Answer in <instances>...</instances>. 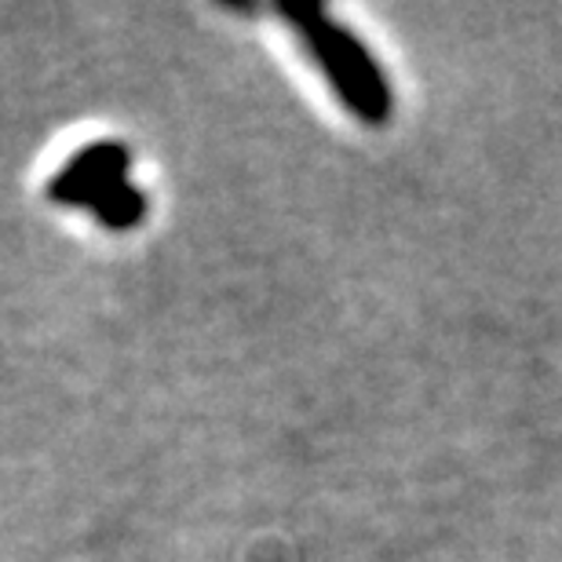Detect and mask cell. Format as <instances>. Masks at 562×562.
Masks as SVG:
<instances>
[{
	"instance_id": "6da1fadb",
	"label": "cell",
	"mask_w": 562,
	"mask_h": 562,
	"mask_svg": "<svg viewBox=\"0 0 562 562\" xmlns=\"http://www.w3.org/2000/svg\"><path fill=\"white\" fill-rule=\"evenodd\" d=\"M132 154L125 143H95L70 157V165L48 183V198L59 205H85L92 209L99 198L110 194L114 187L128 183Z\"/></svg>"
},
{
	"instance_id": "7a4b0ae2",
	"label": "cell",
	"mask_w": 562,
	"mask_h": 562,
	"mask_svg": "<svg viewBox=\"0 0 562 562\" xmlns=\"http://www.w3.org/2000/svg\"><path fill=\"white\" fill-rule=\"evenodd\" d=\"M285 19L292 22V26H296L300 37L307 41L311 55L318 59L325 77H329V85L336 88V95H340L358 117L369 121V125H384L387 114L362 92V85H358L355 77H351V70L344 66L340 52L333 48L329 33H325V11H318V8H285Z\"/></svg>"
},
{
	"instance_id": "277c9868",
	"label": "cell",
	"mask_w": 562,
	"mask_h": 562,
	"mask_svg": "<svg viewBox=\"0 0 562 562\" xmlns=\"http://www.w3.org/2000/svg\"><path fill=\"white\" fill-rule=\"evenodd\" d=\"M92 212L99 216V223H106V227H114V231H125L132 227V223H139L143 220V212H146V194H139L132 183H121L114 187L110 194H103L92 205Z\"/></svg>"
},
{
	"instance_id": "3957f363",
	"label": "cell",
	"mask_w": 562,
	"mask_h": 562,
	"mask_svg": "<svg viewBox=\"0 0 562 562\" xmlns=\"http://www.w3.org/2000/svg\"><path fill=\"white\" fill-rule=\"evenodd\" d=\"M325 33H329V41H333V48L340 52V59L344 66L351 70V77L358 85H362V92L373 99V103L384 110V114H391V88H387V77L384 70L373 63V55H369L362 48V41L355 37V33H347L344 26H336V22L325 15Z\"/></svg>"
}]
</instances>
